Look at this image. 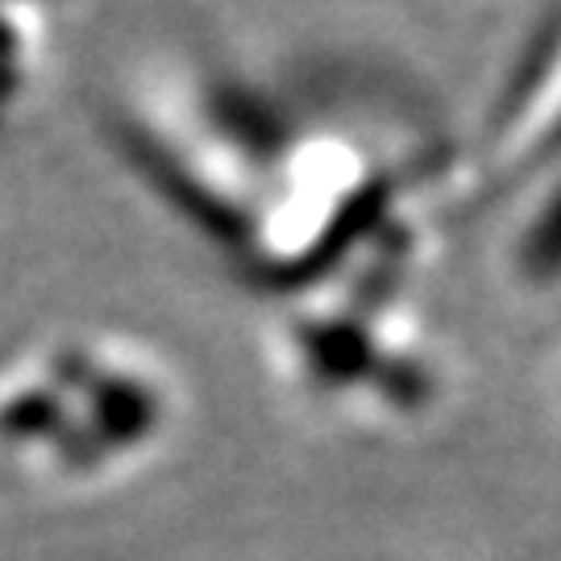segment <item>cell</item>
<instances>
[{"instance_id":"cell-1","label":"cell","mask_w":561,"mask_h":561,"mask_svg":"<svg viewBox=\"0 0 561 561\" xmlns=\"http://www.w3.org/2000/svg\"><path fill=\"white\" fill-rule=\"evenodd\" d=\"M117 138L266 296L370 250L433 245L437 213L458 208V141H387L208 62L146 67L121 92Z\"/></svg>"},{"instance_id":"cell-2","label":"cell","mask_w":561,"mask_h":561,"mask_svg":"<svg viewBox=\"0 0 561 561\" xmlns=\"http://www.w3.org/2000/svg\"><path fill=\"white\" fill-rule=\"evenodd\" d=\"M428 262L362 254L271 296L262 350L283 391L358 437H416L454 403V358L421 300Z\"/></svg>"},{"instance_id":"cell-3","label":"cell","mask_w":561,"mask_h":561,"mask_svg":"<svg viewBox=\"0 0 561 561\" xmlns=\"http://www.w3.org/2000/svg\"><path fill=\"white\" fill-rule=\"evenodd\" d=\"M175 362L125 329H76L0 370V458L55 491H108L180 442Z\"/></svg>"},{"instance_id":"cell-4","label":"cell","mask_w":561,"mask_h":561,"mask_svg":"<svg viewBox=\"0 0 561 561\" xmlns=\"http://www.w3.org/2000/svg\"><path fill=\"white\" fill-rule=\"evenodd\" d=\"M561 159V13L528 38L479 134L458 141V204L495 201Z\"/></svg>"},{"instance_id":"cell-5","label":"cell","mask_w":561,"mask_h":561,"mask_svg":"<svg viewBox=\"0 0 561 561\" xmlns=\"http://www.w3.org/2000/svg\"><path fill=\"white\" fill-rule=\"evenodd\" d=\"M500 279L528 304L561 300V162L516 187L500 241Z\"/></svg>"},{"instance_id":"cell-6","label":"cell","mask_w":561,"mask_h":561,"mask_svg":"<svg viewBox=\"0 0 561 561\" xmlns=\"http://www.w3.org/2000/svg\"><path fill=\"white\" fill-rule=\"evenodd\" d=\"M549 403L561 416V345L553 350V362H549Z\"/></svg>"}]
</instances>
